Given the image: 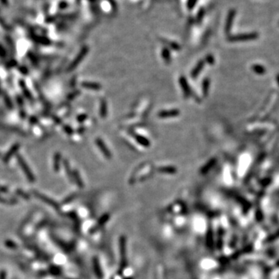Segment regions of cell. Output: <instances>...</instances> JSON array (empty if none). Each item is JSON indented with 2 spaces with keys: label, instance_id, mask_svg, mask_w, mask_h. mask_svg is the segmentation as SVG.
<instances>
[{
  "label": "cell",
  "instance_id": "9c48e42d",
  "mask_svg": "<svg viewBox=\"0 0 279 279\" xmlns=\"http://www.w3.org/2000/svg\"><path fill=\"white\" fill-rule=\"evenodd\" d=\"M100 114L102 117H105L107 115V104L106 102L104 100H102L101 102V108H100Z\"/></svg>",
  "mask_w": 279,
  "mask_h": 279
},
{
  "label": "cell",
  "instance_id": "8992f818",
  "mask_svg": "<svg viewBox=\"0 0 279 279\" xmlns=\"http://www.w3.org/2000/svg\"><path fill=\"white\" fill-rule=\"evenodd\" d=\"M134 138L136 139V141H137L139 144H141V145L144 146V147H147L150 145V141H149L147 139H146L144 137L138 135V134H135V135H134Z\"/></svg>",
  "mask_w": 279,
  "mask_h": 279
},
{
  "label": "cell",
  "instance_id": "6da1fadb",
  "mask_svg": "<svg viewBox=\"0 0 279 279\" xmlns=\"http://www.w3.org/2000/svg\"><path fill=\"white\" fill-rule=\"evenodd\" d=\"M257 34H241V35L233 36L229 38L230 41H250L253 39L257 38Z\"/></svg>",
  "mask_w": 279,
  "mask_h": 279
},
{
  "label": "cell",
  "instance_id": "9a60e30c",
  "mask_svg": "<svg viewBox=\"0 0 279 279\" xmlns=\"http://www.w3.org/2000/svg\"><path fill=\"white\" fill-rule=\"evenodd\" d=\"M161 171H164V172H167V171H170V172H174V171H175V168H171V167H166V168H161Z\"/></svg>",
  "mask_w": 279,
  "mask_h": 279
},
{
  "label": "cell",
  "instance_id": "7a4b0ae2",
  "mask_svg": "<svg viewBox=\"0 0 279 279\" xmlns=\"http://www.w3.org/2000/svg\"><path fill=\"white\" fill-rule=\"evenodd\" d=\"M87 53H88V47H86V48L83 49V50H82L80 53H79V54L78 55L77 58H76L73 61L72 63L71 64V65H70V67H69V71H72L73 69H74V68H75L76 67L79 65V63L82 61L83 58H85V56H86V54Z\"/></svg>",
  "mask_w": 279,
  "mask_h": 279
},
{
  "label": "cell",
  "instance_id": "7c38bea8",
  "mask_svg": "<svg viewBox=\"0 0 279 279\" xmlns=\"http://www.w3.org/2000/svg\"><path fill=\"white\" fill-rule=\"evenodd\" d=\"M215 163H216V159H212V160H210L209 162L207 163L206 165L203 168L202 172H206V171H208L210 168H213V165H215Z\"/></svg>",
  "mask_w": 279,
  "mask_h": 279
},
{
  "label": "cell",
  "instance_id": "3957f363",
  "mask_svg": "<svg viewBox=\"0 0 279 279\" xmlns=\"http://www.w3.org/2000/svg\"><path fill=\"white\" fill-rule=\"evenodd\" d=\"M96 144H97V146H98V147H99V148H100L101 151H102V153H103V154L105 155V157H106L108 158V159H110V158H111V157H112L111 156V153H110V150H108V148H107L106 146L105 145V144H104L103 141H102V140H101V139H97V140H96Z\"/></svg>",
  "mask_w": 279,
  "mask_h": 279
},
{
  "label": "cell",
  "instance_id": "277c9868",
  "mask_svg": "<svg viewBox=\"0 0 279 279\" xmlns=\"http://www.w3.org/2000/svg\"><path fill=\"white\" fill-rule=\"evenodd\" d=\"M179 115V111L177 110H168V111H162L158 113V116L161 118H168V117H173V116H177Z\"/></svg>",
  "mask_w": 279,
  "mask_h": 279
},
{
  "label": "cell",
  "instance_id": "5bb4252c",
  "mask_svg": "<svg viewBox=\"0 0 279 279\" xmlns=\"http://www.w3.org/2000/svg\"><path fill=\"white\" fill-rule=\"evenodd\" d=\"M163 55H164V58H165V59L166 60V62H170V54H169V52H168V50H166V49H165V50H164Z\"/></svg>",
  "mask_w": 279,
  "mask_h": 279
},
{
  "label": "cell",
  "instance_id": "8fae6325",
  "mask_svg": "<svg viewBox=\"0 0 279 279\" xmlns=\"http://www.w3.org/2000/svg\"><path fill=\"white\" fill-rule=\"evenodd\" d=\"M209 87V80L208 78H205L202 84V92H203V95L205 96L208 95Z\"/></svg>",
  "mask_w": 279,
  "mask_h": 279
},
{
  "label": "cell",
  "instance_id": "5b68a950",
  "mask_svg": "<svg viewBox=\"0 0 279 279\" xmlns=\"http://www.w3.org/2000/svg\"><path fill=\"white\" fill-rule=\"evenodd\" d=\"M179 82H180V84H181V88H182V90L183 92H184L185 95L186 97H189V95H191V90L190 88H189V84H188L187 82V80H186L184 77H181V78H180V81Z\"/></svg>",
  "mask_w": 279,
  "mask_h": 279
},
{
  "label": "cell",
  "instance_id": "ba28073f",
  "mask_svg": "<svg viewBox=\"0 0 279 279\" xmlns=\"http://www.w3.org/2000/svg\"><path fill=\"white\" fill-rule=\"evenodd\" d=\"M204 64H205V62H198V64L196 65V67L195 68V69L192 71V74H191V75H192V78H196L197 76L198 75V74L200 73V71H202V68H203Z\"/></svg>",
  "mask_w": 279,
  "mask_h": 279
},
{
  "label": "cell",
  "instance_id": "2e32d148",
  "mask_svg": "<svg viewBox=\"0 0 279 279\" xmlns=\"http://www.w3.org/2000/svg\"><path fill=\"white\" fill-rule=\"evenodd\" d=\"M277 84L279 85V74L277 76Z\"/></svg>",
  "mask_w": 279,
  "mask_h": 279
},
{
  "label": "cell",
  "instance_id": "30bf717a",
  "mask_svg": "<svg viewBox=\"0 0 279 279\" xmlns=\"http://www.w3.org/2000/svg\"><path fill=\"white\" fill-rule=\"evenodd\" d=\"M252 69H253V71H254V72H256L257 74H263L264 73H265V68H264L263 66H261V65H253V66H252Z\"/></svg>",
  "mask_w": 279,
  "mask_h": 279
},
{
  "label": "cell",
  "instance_id": "4fadbf2b",
  "mask_svg": "<svg viewBox=\"0 0 279 279\" xmlns=\"http://www.w3.org/2000/svg\"><path fill=\"white\" fill-rule=\"evenodd\" d=\"M17 147H18V145H15L14 147H12L11 150H10V152H9V153L6 155V158H5V159H4V161H8L9 159H10V157L12 156V154H13V153H14L15 152H16V149H17Z\"/></svg>",
  "mask_w": 279,
  "mask_h": 279
},
{
  "label": "cell",
  "instance_id": "52a82bcc",
  "mask_svg": "<svg viewBox=\"0 0 279 279\" xmlns=\"http://www.w3.org/2000/svg\"><path fill=\"white\" fill-rule=\"evenodd\" d=\"M83 88L88 89H91V90H98L101 89L100 85L97 84V83H92V82H83L82 84Z\"/></svg>",
  "mask_w": 279,
  "mask_h": 279
}]
</instances>
